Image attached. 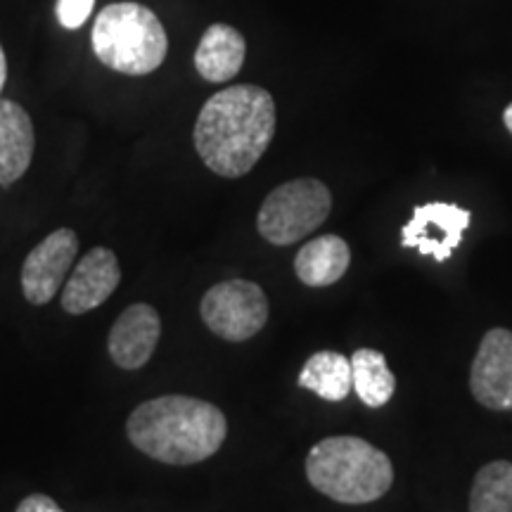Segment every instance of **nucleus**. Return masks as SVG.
<instances>
[{
	"label": "nucleus",
	"mask_w": 512,
	"mask_h": 512,
	"mask_svg": "<svg viewBox=\"0 0 512 512\" xmlns=\"http://www.w3.org/2000/svg\"><path fill=\"white\" fill-rule=\"evenodd\" d=\"M273 95L259 86H230L204 102L195 124V150L223 178L247 176L275 136Z\"/></svg>",
	"instance_id": "nucleus-1"
},
{
	"label": "nucleus",
	"mask_w": 512,
	"mask_h": 512,
	"mask_svg": "<svg viewBox=\"0 0 512 512\" xmlns=\"http://www.w3.org/2000/svg\"><path fill=\"white\" fill-rule=\"evenodd\" d=\"M126 434L152 460L197 465L219 453L228 437V420L214 403L169 394L140 403L126 422Z\"/></svg>",
	"instance_id": "nucleus-2"
},
{
	"label": "nucleus",
	"mask_w": 512,
	"mask_h": 512,
	"mask_svg": "<svg viewBox=\"0 0 512 512\" xmlns=\"http://www.w3.org/2000/svg\"><path fill=\"white\" fill-rule=\"evenodd\" d=\"M306 477L323 496L344 505H366L394 484V465L380 448L361 437H328L306 456Z\"/></svg>",
	"instance_id": "nucleus-3"
},
{
	"label": "nucleus",
	"mask_w": 512,
	"mask_h": 512,
	"mask_svg": "<svg viewBox=\"0 0 512 512\" xmlns=\"http://www.w3.org/2000/svg\"><path fill=\"white\" fill-rule=\"evenodd\" d=\"M91 46L112 72L145 76L162 67L169 53L164 24L140 3H114L95 17Z\"/></svg>",
	"instance_id": "nucleus-4"
},
{
	"label": "nucleus",
	"mask_w": 512,
	"mask_h": 512,
	"mask_svg": "<svg viewBox=\"0 0 512 512\" xmlns=\"http://www.w3.org/2000/svg\"><path fill=\"white\" fill-rule=\"evenodd\" d=\"M332 195L318 178H297L278 185L261 204L256 228L261 238L275 247H287L304 240L328 221Z\"/></svg>",
	"instance_id": "nucleus-5"
},
{
	"label": "nucleus",
	"mask_w": 512,
	"mask_h": 512,
	"mask_svg": "<svg viewBox=\"0 0 512 512\" xmlns=\"http://www.w3.org/2000/svg\"><path fill=\"white\" fill-rule=\"evenodd\" d=\"M200 316L216 337L247 342L264 330L268 320L266 292L252 280H226L204 294Z\"/></svg>",
	"instance_id": "nucleus-6"
},
{
	"label": "nucleus",
	"mask_w": 512,
	"mask_h": 512,
	"mask_svg": "<svg viewBox=\"0 0 512 512\" xmlns=\"http://www.w3.org/2000/svg\"><path fill=\"white\" fill-rule=\"evenodd\" d=\"M472 214L458 204L427 202L413 209L411 221L401 228V245L418 249L422 256H432L444 264L463 242L465 230L470 228Z\"/></svg>",
	"instance_id": "nucleus-7"
},
{
	"label": "nucleus",
	"mask_w": 512,
	"mask_h": 512,
	"mask_svg": "<svg viewBox=\"0 0 512 512\" xmlns=\"http://www.w3.org/2000/svg\"><path fill=\"white\" fill-rule=\"evenodd\" d=\"M76 254H79V238L72 228L53 230L41 245L31 249L22 266V290L29 304H48L62 290Z\"/></svg>",
	"instance_id": "nucleus-8"
},
{
	"label": "nucleus",
	"mask_w": 512,
	"mask_h": 512,
	"mask_svg": "<svg viewBox=\"0 0 512 512\" xmlns=\"http://www.w3.org/2000/svg\"><path fill=\"white\" fill-rule=\"evenodd\" d=\"M470 392L489 411H512V332L491 328L470 368Z\"/></svg>",
	"instance_id": "nucleus-9"
},
{
	"label": "nucleus",
	"mask_w": 512,
	"mask_h": 512,
	"mask_svg": "<svg viewBox=\"0 0 512 512\" xmlns=\"http://www.w3.org/2000/svg\"><path fill=\"white\" fill-rule=\"evenodd\" d=\"M121 283V266L117 254L107 247H93L69 275L62 287V309L69 316L98 309L112 297Z\"/></svg>",
	"instance_id": "nucleus-10"
},
{
	"label": "nucleus",
	"mask_w": 512,
	"mask_h": 512,
	"mask_svg": "<svg viewBox=\"0 0 512 512\" xmlns=\"http://www.w3.org/2000/svg\"><path fill=\"white\" fill-rule=\"evenodd\" d=\"M159 337H162V318L155 306L133 304L114 320L107 349L119 368L138 370L155 354Z\"/></svg>",
	"instance_id": "nucleus-11"
},
{
	"label": "nucleus",
	"mask_w": 512,
	"mask_h": 512,
	"mask_svg": "<svg viewBox=\"0 0 512 512\" xmlns=\"http://www.w3.org/2000/svg\"><path fill=\"white\" fill-rule=\"evenodd\" d=\"M36 133L31 117L15 100H0V185H12L29 171Z\"/></svg>",
	"instance_id": "nucleus-12"
},
{
	"label": "nucleus",
	"mask_w": 512,
	"mask_h": 512,
	"mask_svg": "<svg viewBox=\"0 0 512 512\" xmlns=\"http://www.w3.org/2000/svg\"><path fill=\"white\" fill-rule=\"evenodd\" d=\"M247 57L245 36L230 24H211L195 50V69L204 81L226 83L240 74Z\"/></svg>",
	"instance_id": "nucleus-13"
},
{
	"label": "nucleus",
	"mask_w": 512,
	"mask_h": 512,
	"mask_svg": "<svg viewBox=\"0 0 512 512\" xmlns=\"http://www.w3.org/2000/svg\"><path fill=\"white\" fill-rule=\"evenodd\" d=\"M351 249L339 235H320L306 242L294 256V273L306 287H330L344 278Z\"/></svg>",
	"instance_id": "nucleus-14"
},
{
	"label": "nucleus",
	"mask_w": 512,
	"mask_h": 512,
	"mask_svg": "<svg viewBox=\"0 0 512 512\" xmlns=\"http://www.w3.org/2000/svg\"><path fill=\"white\" fill-rule=\"evenodd\" d=\"M299 387L309 389L323 401H344L354 389L351 358L339 351H318L304 363L302 373H299Z\"/></svg>",
	"instance_id": "nucleus-15"
},
{
	"label": "nucleus",
	"mask_w": 512,
	"mask_h": 512,
	"mask_svg": "<svg viewBox=\"0 0 512 512\" xmlns=\"http://www.w3.org/2000/svg\"><path fill=\"white\" fill-rule=\"evenodd\" d=\"M351 380L358 399L368 408L387 406L396 392V377L387 366V356L370 347L356 349L351 356Z\"/></svg>",
	"instance_id": "nucleus-16"
},
{
	"label": "nucleus",
	"mask_w": 512,
	"mask_h": 512,
	"mask_svg": "<svg viewBox=\"0 0 512 512\" xmlns=\"http://www.w3.org/2000/svg\"><path fill=\"white\" fill-rule=\"evenodd\" d=\"M470 512H512V463L494 460L475 475Z\"/></svg>",
	"instance_id": "nucleus-17"
},
{
	"label": "nucleus",
	"mask_w": 512,
	"mask_h": 512,
	"mask_svg": "<svg viewBox=\"0 0 512 512\" xmlns=\"http://www.w3.org/2000/svg\"><path fill=\"white\" fill-rule=\"evenodd\" d=\"M95 8V0H57V19L64 29H81Z\"/></svg>",
	"instance_id": "nucleus-18"
},
{
	"label": "nucleus",
	"mask_w": 512,
	"mask_h": 512,
	"mask_svg": "<svg viewBox=\"0 0 512 512\" xmlns=\"http://www.w3.org/2000/svg\"><path fill=\"white\" fill-rule=\"evenodd\" d=\"M15 512H64V510L46 494H31L17 505Z\"/></svg>",
	"instance_id": "nucleus-19"
},
{
	"label": "nucleus",
	"mask_w": 512,
	"mask_h": 512,
	"mask_svg": "<svg viewBox=\"0 0 512 512\" xmlns=\"http://www.w3.org/2000/svg\"><path fill=\"white\" fill-rule=\"evenodd\" d=\"M5 79H8V60H5V50L0 46V93L5 88Z\"/></svg>",
	"instance_id": "nucleus-20"
},
{
	"label": "nucleus",
	"mask_w": 512,
	"mask_h": 512,
	"mask_svg": "<svg viewBox=\"0 0 512 512\" xmlns=\"http://www.w3.org/2000/svg\"><path fill=\"white\" fill-rule=\"evenodd\" d=\"M503 124H505V128H508V131L512 133V102L508 107H505V112H503Z\"/></svg>",
	"instance_id": "nucleus-21"
}]
</instances>
